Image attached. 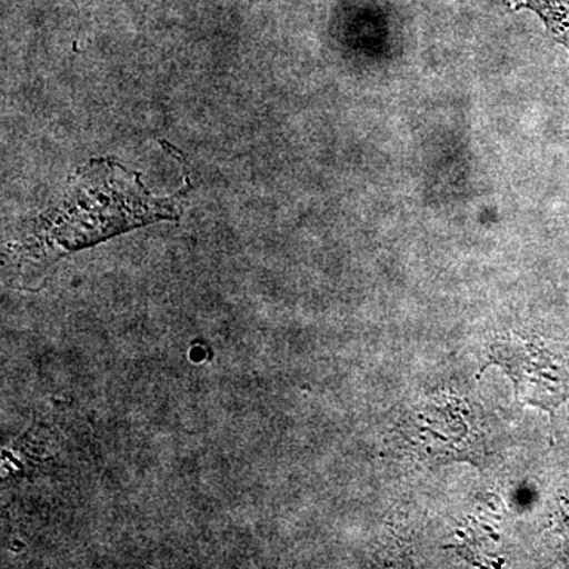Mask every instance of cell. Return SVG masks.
<instances>
[{
    "mask_svg": "<svg viewBox=\"0 0 569 569\" xmlns=\"http://www.w3.org/2000/svg\"><path fill=\"white\" fill-rule=\"evenodd\" d=\"M515 9L537 13L546 28L569 51V0H509Z\"/></svg>",
    "mask_w": 569,
    "mask_h": 569,
    "instance_id": "3",
    "label": "cell"
},
{
    "mask_svg": "<svg viewBox=\"0 0 569 569\" xmlns=\"http://www.w3.org/2000/svg\"><path fill=\"white\" fill-rule=\"evenodd\" d=\"M493 362L503 367L526 402L550 408L569 397V359L530 340L508 339L492 348Z\"/></svg>",
    "mask_w": 569,
    "mask_h": 569,
    "instance_id": "2",
    "label": "cell"
},
{
    "mask_svg": "<svg viewBox=\"0 0 569 569\" xmlns=\"http://www.w3.org/2000/svg\"><path fill=\"white\" fill-rule=\"evenodd\" d=\"M179 198H153L137 173L112 160H92L71 179L61 206L33 223L22 249L36 260L58 257L141 224L176 219Z\"/></svg>",
    "mask_w": 569,
    "mask_h": 569,
    "instance_id": "1",
    "label": "cell"
}]
</instances>
